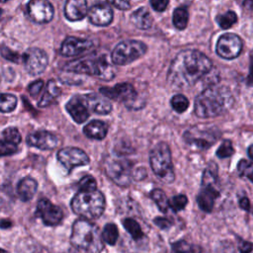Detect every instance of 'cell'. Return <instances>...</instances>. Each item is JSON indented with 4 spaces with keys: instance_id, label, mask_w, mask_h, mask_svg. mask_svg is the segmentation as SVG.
<instances>
[{
    "instance_id": "6da1fadb",
    "label": "cell",
    "mask_w": 253,
    "mask_h": 253,
    "mask_svg": "<svg viewBox=\"0 0 253 253\" xmlns=\"http://www.w3.org/2000/svg\"><path fill=\"white\" fill-rule=\"evenodd\" d=\"M212 67L211 60L197 49H184L172 60L167 79L176 89H187L196 84Z\"/></svg>"
},
{
    "instance_id": "7a4b0ae2",
    "label": "cell",
    "mask_w": 253,
    "mask_h": 253,
    "mask_svg": "<svg viewBox=\"0 0 253 253\" xmlns=\"http://www.w3.org/2000/svg\"><path fill=\"white\" fill-rule=\"evenodd\" d=\"M233 103V96L226 87H209L196 97L194 112L202 119L214 118L230 109Z\"/></svg>"
},
{
    "instance_id": "3957f363",
    "label": "cell",
    "mask_w": 253,
    "mask_h": 253,
    "mask_svg": "<svg viewBox=\"0 0 253 253\" xmlns=\"http://www.w3.org/2000/svg\"><path fill=\"white\" fill-rule=\"evenodd\" d=\"M70 242L83 253H102L104 249L99 228L85 219H77L73 223Z\"/></svg>"
},
{
    "instance_id": "277c9868",
    "label": "cell",
    "mask_w": 253,
    "mask_h": 253,
    "mask_svg": "<svg viewBox=\"0 0 253 253\" xmlns=\"http://www.w3.org/2000/svg\"><path fill=\"white\" fill-rule=\"evenodd\" d=\"M64 68L70 72L93 75L103 80H111L116 75V69L105 55L80 58L68 62Z\"/></svg>"
},
{
    "instance_id": "5b68a950",
    "label": "cell",
    "mask_w": 253,
    "mask_h": 253,
    "mask_svg": "<svg viewBox=\"0 0 253 253\" xmlns=\"http://www.w3.org/2000/svg\"><path fill=\"white\" fill-rule=\"evenodd\" d=\"M218 169L214 162H210L202 176L201 190L197 196V203L200 209L206 212H211L215 200L219 196L218 190Z\"/></svg>"
},
{
    "instance_id": "8992f818",
    "label": "cell",
    "mask_w": 253,
    "mask_h": 253,
    "mask_svg": "<svg viewBox=\"0 0 253 253\" xmlns=\"http://www.w3.org/2000/svg\"><path fill=\"white\" fill-rule=\"evenodd\" d=\"M106 206L105 197L100 191L78 192L71 200L72 211L87 219H95L102 215Z\"/></svg>"
},
{
    "instance_id": "52a82bcc",
    "label": "cell",
    "mask_w": 253,
    "mask_h": 253,
    "mask_svg": "<svg viewBox=\"0 0 253 253\" xmlns=\"http://www.w3.org/2000/svg\"><path fill=\"white\" fill-rule=\"evenodd\" d=\"M149 162L154 174L165 183L175 180L171 150L166 142L157 143L149 154Z\"/></svg>"
},
{
    "instance_id": "ba28073f",
    "label": "cell",
    "mask_w": 253,
    "mask_h": 253,
    "mask_svg": "<svg viewBox=\"0 0 253 253\" xmlns=\"http://www.w3.org/2000/svg\"><path fill=\"white\" fill-rule=\"evenodd\" d=\"M220 137V131L218 128L212 126L199 125L188 128L183 138L186 143L195 149H208L215 143Z\"/></svg>"
},
{
    "instance_id": "9c48e42d",
    "label": "cell",
    "mask_w": 253,
    "mask_h": 253,
    "mask_svg": "<svg viewBox=\"0 0 253 253\" xmlns=\"http://www.w3.org/2000/svg\"><path fill=\"white\" fill-rule=\"evenodd\" d=\"M147 50L144 42L135 40H126L119 42L112 52V60L115 64L126 65L141 57Z\"/></svg>"
},
{
    "instance_id": "30bf717a",
    "label": "cell",
    "mask_w": 253,
    "mask_h": 253,
    "mask_svg": "<svg viewBox=\"0 0 253 253\" xmlns=\"http://www.w3.org/2000/svg\"><path fill=\"white\" fill-rule=\"evenodd\" d=\"M103 96L126 104L128 108L140 109L144 106V102L140 101L134 87L129 83H119L114 87H103L100 89Z\"/></svg>"
},
{
    "instance_id": "8fae6325",
    "label": "cell",
    "mask_w": 253,
    "mask_h": 253,
    "mask_svg": "<svg viewBox=\"0 0 253 253\" xmlns=\"http://www.w3.org/2000/svg\"><path fill=\"white\" fill-rule=\"evenodd\" d=\"M106 173L114 183L121 187H126L132 176L131 163L125 158L111 159L106 165Z\"/></svg>"
},
{
    "instance_id": "7c38bea8",
    "label": "cell",
    "mask_w": 253,
    "mask_h": 253,
    "mask_svg": "<svg viewBox=\"0 0 253 253\" xmlns=\"http://www.w3.org/2000/svg\"><path fill=\"white\" fill-rule=\"evenodd\" d=\"M242 47L243 43L240 37L232 33H225L218 38L215 51L221 58L233 59L240 54Z\"/></svg>"
},
{
    "instance_id": "4fadbf2b",
    "label": "cell",
    "mask_w": 253,
    "mask_h": 253,
    "mask_svg": "<svg viewBox=\"0 0 253 253\" xmlns=\"http://www.w3.org/2000/svg\"><path fill=\"white\" fill-rule=\"evenodd\" d=\"M25 68L31 75H39L42 73L48 63V57L42 49L39 47H31L24 54Z\"/></svg>"
},
{
    "instance_id": "5bb4252c",
    "label": "cell",
    "mask_w": 253,
    "mask_h": 253,
    "mask_svg": "<svg viewBox=\"0 0 253 253\" xmlns=\"http://www.w3.org/2000/svg\"><path fill=\"white\" fill-rule=\"evenodd\" d=\"M36 215L41 217L45 225L54 226L61 222L63 211L59 207L53 205L47 199H41L38 202Z\"/></svg>"
},
{
    "instance_id": "9a60e30c",
    "label": "cell",
    "mask_w": 253,
    "mask_h": 253,
    "mask_svg": "<svg viewBox=\"0 0 253 253\" xmlns=\"http://www.w3.org/2000/svg\"><path fill=\"white\" fill-rule=\"evenodd\" d=\"M57 158L68 172L74 167L84 166L89 163L88 155L77 147H65L60 149L57 153Z\"/></svg>"
},
{
    "instance_id": "2e32d148",
    "label": "cell",
    "mask_w": 253,
    "mask_h": 253,
    "mask_svg": "<svg viewBox=\"0 0 253 253\" xmlns=\"http://www.w3.org/2000/svg\"><path fill=\"white\" fill-rule=\"evenodd\" d=\"M28 14L30 18L38 23L44 24L48 23L53 18V7L52 5L45 0H33L28 4Z\"/></svg>"
},
{
    "instance_id": "e0dca14e",
    "label": "cell",
    "mask_w": 253,
    "mask_h": 253,
    "mask_svg": "<svg viewBox=\"0 0 253 253\" xmlns=\"http://www.w3.org/2000/svg\"><path fill=\"white\" fill-rule=\"evenodd\" d=\"M58 137L47 130H38L27 136V144L42 150H50L58 145Z\"/></svg>"
},
{
    "instance_id": "ac0fdd59",
    "label": "cell",
    "mask_w": 253,
    "mask_h": 253,
    "mask_svg": "<svg viewBox=\"0 0 253 253\" xmlns=\"http://www.w3.org/2000/svg\"><path fill=\"white\" fill-rule=\"evenodd\" d=\"M93 46L90 40L79 39L76 37H67L61 43L59 52L63 56H75L81 54Z\"/></svg>"
},
{
    "instance_id": "d6986e66",
    "label": "cell",
    "mask_w": 253,
    "mask_h": 253,
    "mask_svg": "<svg viewBox=\"0 0 253 253\" xmlns=\"http://www.w3.org/2000/svg\"><path fill=\"white\" fill-rule=\"evenodd\" d=\"M21 142V134L16 127H7L2 131L0 138V157L14 154Z\"/></svg>"
},
{
    "instance_id": "ffe728a7",
    "label": "cell",
    "mask_w": 253,
    "mask_h": 253,
    "mask_svg": "<svg viewBox=\"0 0 253 253\" xmlns=\"http://www.w3.org/2000/svg\"><path fill=\"white\" fill-rule=\"evenodd\" d=\"M66 110L68 114L72 117V119L78 124H82L90 116L89 108L85 101L84 96H80V95L73 96L67 102Z\"/></svg>"
},
{
    "instance_id": "44dd1931",
    "label": "cell",
    "mask_w": 253,
    "mask_h": 253,
    "mask_svg": "<svg viewBox=\"0 0 253 253\" xmlns=\"http://www.w3.org/2000/svg\"><path fill=\"white\" fill-rule=\"evenodd\" d=\"M89 21L96 26H108L113 21V10L104 4L93 6L89 12Z\"/></svg>"
},
{
    "instance_id": "7402d4cb",
    "label": "cell",
    "mask_w": 253,
    "mask_h": 253,
    "mask_svg": "<svg viewBox=\"0 0 253 253\" xmlns=\"http://www.w3.org/2000/svg\"><path fill=\"white\" fill-rule=\"evenodd\" d=\"M88 12L87 2L84 0H69L64 7L65 17L69 21L82 20Z\"/></svg>"
},
{
    "instance_id": "603a6c76",
    "label": "cell",
    "mask_w": 253,
    "mask_h": 253,
    "mask_svg": "<svg viewBox=\"0 0 253 253\" xmlns=\"http://www.w3.org/2000/svg\"><path fill=\"white\" fill-rule=\"evenodd\" d=\"M85 101L94 113L99 115H107L112 111V104L103 96L97 94H87L84 96Z\"/></svg>"
},
{
    "instance_id": "cb8c5ba5",
    "label": "cell",
    "mask_w": 253,
    "mask_h": 253,
    "mask_svg": "<svg viewBox=\"0 0 253 253\" xmlns=\"http://www.w3.org/2000/svg\"><path fill=\"white\" fill-rule=\"evenodd\" d=\"M37 189V181L31 177H25L20 180L17 187V193L23 202H28L34 198Z\"/></svg>"
},
{
    "instance_id": "d4e9b609",
    "label": "cell",
    "mask_w": 253,
    "mask_h": 253,
    "mask_svg": "<svg viewBox=\"0 0 253 253\" xmlns=\"http://www.w3.org/2000/svg\"><path fill=\"white\" fill-rule=\"evenodd\" d=\"M130 22L140 30H147L152 26L153 18L145 7H140L130 15Z\"/></svg>"
},
{
    "instance_id": "484cf974",
    "label": "cell",
    "mask_w": 253,
    "mask_h": 253,
    "mask_svg": "<svg viewBox=\"0 0 253 253\" xmlns=\"http://www.w3.org/2000/svg\"><path fill=\"white\" fill-rule=\"evenodd\" d=\"M83 132L89 138L100 140V139H103L107 135L108 126L104 122L94 120V121H91L89 124H87L84 126Z\"/></svg>"
},
{
    "instance_id": "4316f807",
    "label": "cell",
    "mask_w": 253,
    "mask_h": 253,
    "mask_svg": "<svg viewBox=\"0 0 253 253\" xmlns=\"http://www.w3.org/2000/svg\"><path fill=\"white\" fill-rule=\"evenodd\" d=\"M60 93H61V91H60V88L58 87L57 83L54 80H49L46 84L43 95L39 102V106L42 108L49 106L50 104H52L55 101V99L60 95Z\"/></svg>"
},
{
    "instance_id": "83f0119b",
    "label": "cell",
    "mask_w": 253,
    "mask_h": 253,
    "mask_svg": "<svg viewBox=\"0 0 253 253\" xmlns=\"http://www.w3.org/2000/svg\"><path fill=\"white\" fill-rule=\"evenodd\" d=\"M172 21H173V25L175 26L176 29L184 30L187 27L188 21H189L188 10L185 7L176 8L173 12Z\"/></svg>"
},
{
    "instance_id": "f1b7e54d",
    "label": "cell",
    "mask_w": 253,
    "mask_h": 253,
    "mask_svg": "<svg viewBox=\"0 0 253 253\" xmlns=\"http://www.w3.org/2000/svg\"><path fill=\"white\" fill-rule=\"evenodd\" d=\"M123 225L126 228V230L130 234L132 239L139 240L144 236L140 225L138 224V222L135 219L130 218V217L125 218L123 220Z\"/></svg>"
},
{
    "instance_id": "f546056e",
    "label": "cell",
    "mask_w": 253,
    "mask_h": 253,
    "mask_svg": "<svg viewBox=\"0 0 253 253\" xmlns=\"http://www.w3.org/2000/svg\"><path fill=\"white\" fill-rule=\"evenodd\" d=\"M17 97L9 93H0V112L9 113L17 107Z\"/></svg>"
},
{
    "instance_id": "4dcf8cb0",
    "label": "cell",
    "mask_w": 253,
    "mask_h": 253,
    "mask_svg": "<svg viewBox=\"0 0 253 253\" xmlns=\"http://www.w3.org/2000/svg\"><path fill=\"white\" fill-rule=\"evenodd\" d=\"M215 21L221 29L226 30V29H229L230 27H232L237 22V16H236L235 12L227 11L224 14L217 15L215 18Z\"/></svg>"
},
{
    "instance_id": "1f68e13d",
    "label": "cell",
    "mask_w": 253,
    "mask_h": 253,
    "mask_svg": "<svg viewBox=\"0 0 253 253\" xmlns=\"http://www.w3.org/2000/svg\"><path fill=\"white\" fill-rule=\"evenodd\" d=\"M150 197L151 199L154 201V203L156 204V206L158 207V209L162 211V212H166L168 211L169 208V200L167 199L165 193L160 190V189H154L151 193H150Z\"/></svg>"
},
{
    "instance_id": "d6a6232c",
    "label": "cell",
    "mask_w": 253,
    "mask_h": 253,
    "mask_svg": "<svg viewBox=\"0 0 253 253\" xmlns=\"http://www.w3.org/2000/svg\"><path fill=\"white\" fill-rule=\"evenodd\" d=\"M102 238L106 243L110 245H114L119 238V229L117 225L114 223L106 224L103 229Z\"/></svg>"
},
{
    "instance_id": "836d02e7",
    "label": "cell",
    "mask_w": 253,
    "mask_h": 253,
    "mask_svg": "<svg viewBox=\"0 0 253 253\" xmlns=\"http://www.w3.org/2000/svg\"><path fill=\"white\" fill-rule=\"evenodd\" d=\"M237 171L239 176L247 178L253 183V162L246 159H241L237 164Z\"/></svg>"
},
{
    "instance_id": "e575fe53",
    "label": "cell",
    "mask_w": 253,
    "mask_h": 253,
    "mask_svg": "<svg viewBox=\"0 0 253 253\" xmlns=\"http://www.w3.org/2000/svg\"><path fill=\"white\" fill-rule=\"evenodd\" d=\"M172 249L175 253H199L200 248L196 245L188 243L185 240H179L171 244Z\"/></svg>"
},
{
    "instance_id": "d590c367",
    "label": "cell",
    "mask_w": 253,
    "mask_h": 253,
    "mask_svg": "<svg viewBox=\"0 0 253 253\" xmlns=\"http://www.w3.org/2000/svg\"><path fill=\"white\" fill-rule=\"evenodd\" d=\"M171 106L172 108L179 114L184 113L189 107V100L181 94L175 95L171 99Z\"/></svg>"
},
{
    "instance_id": "8d00e7d4",
    "label": "cell",
    "mask_w": 253,
    "mask_h": 253,
    "mask_svg": "<svg viewBox=\"0 0 253 253\" xmlns=\"http://www.w3.org/2000/svg\"><path fill=\"white\" fill-rule=\"evenodd\" d=\"M78 188H79V192L96 191L97 183H96L95 178L91 175H87V176L83 177L78 183Z\"/></svg>"
},
{
    "instance_id": "74e56055",
    "label": "cell",
    "mask_w": 253,
    "mask_h": 253,
    "mask_svg": "<svg viewBox=\"0 0 253 253\" xmlns=\"http://www.w3.org/2000/svg\"><path fill=\"white\" fill-rule=\"evenodd\" d=\"M233 153H234V148H233L232 142L228 139L223 140L216 150V156L219 158L230 157Z\"/></svg>"
},
{
    "instance_id": "f35d334b",
    "label": "cell",
    "mask_w": 253,
    "mask_h": 253,
    "mask_svg": "<svg viewBox=\"0 0 253 253\" xmlns=\"http://www.w3.org/2000/svg\"><path fill=\"white\" fill-rule=\"evenodd\" d=\"M187 204H188V199L185 195H182V194L174 196L169 200V208H171L174 211H182Z\"/></svg>"
},
{
    "instance_id": "ab89813d",
    "label": "cell",
    "mask_w": 253,
    "mask_h": 253,
    "mask_svg": "<svg viewBox=\"0 0 253 253\" xmlns=\"http://www.w3.org/2000/svg\"><path fill=\"white\" fill-rule=\"evenodd\" d=\"M0 52H1V55L6 58L7 60L9 61H13V62H16L18 63L19 60H20V55L18 52L10 49L8 46L6 45H2L0 47Z\"/></svg>"
},
{
    "instance_id": "60d3db41",
    "label": "cell",
    "mask_w": 253,
    "mask_h": 253,
    "mask_svg": "<svg viewBox=\"0 0 253 253\" xmlns=\"http://www.w3.org/2000/svg\"><path fill=\"white\" fill-rule=\"evenodd\" d=\"M42 88H43V81L42 80H37V81H35V82H33L29 85L28 90H29V93L32 97H37L41 93Z\"/></svg>"
},
{
    "instance_id": "b9f144b4",
    "label": "cell",
    "mask_w": 253,
    "mask_h": 253,
    "mask_svg": "<svg viewBox=\"0 0 253 253\" xmlns=\"http://www.w3.org/2000/svg\"><path fill=\"white\" fill-rule=\"evenodd\" d=\"M239 253H253V243L241 240L238 242Z\"/></svg>"
},
{
    "instance_id": "7bdbcfd3",
    "label": "cell",
    "mask_w": 253,
    "mask_h": 253,
    "mask_svg": "<svg viewBox=\"0 0 253 253\" xmlns=\"http://www.w3.org/2000/svg\"><path fill=\"white\" fill-rule=\"evenodd\" d=\"M169 2L167 0H152L150 1V5L157 12H162L166 9Z\"/></svg>"
},
{
    "instance_id": "ee69618b",
    "label": "cell",
    "mask_w": 253,
    "mask_h": 253,
    "mask_svg": "<svg viewBox=\"0 0 253 253\" xmlns=\"http://www.w3.org/2000/svg\"><path fill=\"white\" fill-rule=\"evenodd\" d=\"M153 222L161 229H168L169 227H171L172 225V222L166 218V217H161V216H158V217H155Z\"/></svg>"
},
{
    "instance_id": "f6af8a7d",
    "label": "cell",
    "mask_w": 253,
    "mask_h": 253,
    "mask_svg": "<svg viewBox=\"0 0 253 253\" xmlns=\"http://www.w3.org/2000/svg\"><path fill=\"white\" fill-rule=\"evenodd\" d=\"M111 4L121 10H127L130 7V3L128 1H113Z\"/></svg>"
},
{
    "instance_id": "bcb514c9",
    "label": "cell",
    "mask_w": 253,
    "mask_h": 253,
    "mask_svg": "<svg viewBox=\"0 0 253 253\" xmlns=\"http://www.w3.org/2000/svg\"><path fill=\"white\" fill-rule=\"evenodd\" d=\"M239 206H240V208L242 209V210H244V211H250V208H251V206H250V201H249V199L247 198V197H242L240 200H239Z\"/></svg>"
},
{
    "instance_id": "7dc6e473",
    "label": "cell",
    "mask_w": 253,
    "mask_h": 253,
    "mask_svg": "<svg viewBox=\"0 0 253 253\" xmlns=\"http://www.w3.org/2000/svg\"><path fill=\"white\" fill-rule=\"evenodd\" d=\"M247 83L249 85L253 84V55L250 56V65H249V74L247 77Z\"/></svg>"
},
{
    "instance_id": "c3c4849f",
    "label": "cell",
    "mask_w": 253,
    "mask_h": 253,
    "mask_svg": "<svg viewBox=\"0 0 253 253\" xmlns=\"http://www.w3.org/2000/svg\"><path fill=\"white\" fill-rule=\"evenodd\" d=\"M12 226V222L9 219H0V227L1 228H9Z\"/></svg>"
},
{
    "instance_id": "681fc988",
    "label": "cell",
    "mask_w": 253,
    "mask_h": 253,
    "mask_svg": "<svg viewBox=\"0 0 253 253\" xmlns=\"http://www.w3.org/2000/svg\"><path fill=\"white\" fill-rule=\"evenodd\" d=\"M243 5H244L246 8H248V9H250V10L253 11V1H244V2H243Z\"/></svg>"
},
{
    "instance_id": "f907efd6",
    "label": "cell",
    "mask_w": 253,
    "mask_h": 253,
    "mask_svg": "<svg viewBox=\"0 0 253 253\" xmlns=\"http://www.w3.org/2000/svg\"><path fill=\"white\" fill-rule=\"evenodd\" d=\"M247 154L251 160H253V144H251L247 149Z\"/></svg>"
},
{
    "instance_id": "816d5d0a",
    "label": "cell",
    "mask_w": 253,
    "mask_h": 253,
    "mask_svg": "<svg viewBox=\"0 0 253 253\" xmlns=\"http://www.w3.org/2000/svg\"><path fill=\"white\" fill-rule=\"evenodd\" d=\"M0 253H9V252L6 251V250H4V249H1V248H0Z\"/></svg>"
},
{
    "instance_id": "f5cc1de1",
    "label": "cell",
    "mask_w": 253,
    "mask_h": 253,
    "mask_svg": "<svg viewBox=\"0 0 253 253\" xmlns=\"http://www.w3.org/2000/svg\"><path fill=\"white\" fill-rule=\"evenodd\" d=\"M1 14H2V10L0 9V16H1Z\"/></svg>"
},
{
    "instance_id": "db71d44e",
    "label": "cell",
    "mask_w": 253,
    "mask_h": 253,
    "mask_svg": "<svg viewBox=\"0 0 253 253\" xmlns=\"http://www.w3.org/2000/svg\"><path fill=\"white\" fill-rule=\"evenodd\" d=\"M174 253H175V252H174Z\"/></svg>"
}]
</instances>
